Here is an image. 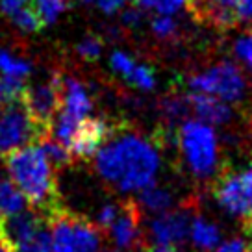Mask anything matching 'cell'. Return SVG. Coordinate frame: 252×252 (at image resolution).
Instances as JSON below:
<instances>
[{
  "label": "cell",
  "instance_id": "obj_26",
  "mask_svg": "<svg viewBox=\"0 0 252 252\" xmlns=\"http://www.w3.org/2000/svg\"><path fill=\"white\" fill-rule=\"evenodd\" d=\"M152 32L161 41L173 39L178 33V24L171 15H159L152 21Z\"/></svg>",
  "mask_w": 252,
  "mask_h": 252
},
{
  "label": "cell",
  "instance_id": "obj_25",
  "mask_svg": "<svg viewBox=\"0 0 252 252\" xmlns=\"http://www.w3.org/2000/svg\"><path fill=\"white\" fill-rule=\"evenodd\" d=\"M128 82L137 87V89H141V91H150L156 86V76H154V71L150 67L135 65L132 74L128 76Z\"/></svg>",
  "mask_w": 252,
  "mask_h": 252
},
{
  "label": "cell",
  "instance_id": "obj_7",
  "mask_svg": "<svg viewBox=\"0 0 252 252\" xmlns=\"http://www.w3.org/2000/svg\"><path fill=\"white\" fill-rule=\"evenodd\" d=\"M62 82L63 76L56 72L48 84H37L33 87L26 86L24 89L23 104L26 106L32 119L41 126H45L47 130L50 128V123L62 104Z\"/></svg>",
  "mask_w": 252,
  "mask_h": 252
},
{
  "label": "cell",
  "instance_id": "obj_11",
  "mask_svg": "<svg viewBox=\"0 0 252 252\" xmlns=\"http://www.w3.org/2000/svg\"><path fill=\"white\" fill-rule=\"evenodd\" d=\"M113 132V126L108 125V121L102 117H86L80 125L76 137L72 139L71 150L72 158H87L94 156V152L102 147V143L110 137V134Z\"/></svg>",
  "mask_w": 252,
  "mask_h": 252
},
{
  "label": "cell",
  "instance_id": "obj_17",
  "mask_svg": "<svg viewBox=\"0 0 252 252\" xmlns=\"http://www.w3.org/2000/svg\"><path fill=\"white\" fill-rule=\"evenodd\" d=\"M26 208V198L15 184L4 174L0 176V219L13 215Z\"/></svg>",
  "mask_w": 252,
  "mask_h": 252
},
{
  "label": "cell",
  "instance_id": "obj_16",
  "mask_svg": "<svg viewBox=\"0 0 252 252\" xmlns=\"http://www.w3.org/2000/svg\"><path fill=\"white\" fill-rule=\"evenodd\" d=\"M137 204L152 213H163L171 210L173 206V195L165 188H159L156 184H150L139 191V202Z\"/></svg>",
  "mask_w": 252,
  "mask_h": 252
},
{
  "label": "cell",
  "instance_id": "obj_29",
  "mask_svg": "<svg viewBox=\"0 0 252 252\" xmlns=\"http://www.w3.org/2000/svg\"><path fill=\"white\" fill-rule=\"evenodd\" d=\"M234 50H236L237 58H239V60H241V62L252 71V32L241 35V37L236 41Z\"/></svg>",
  "mask_w": 252,
  "mask_h": 252
},
{
  "label": "cell",
  "instance_id": "obj_31",
  "mask_svg": "<svg viewBox=\"0 0 252 252\" xmlns=\"http://www.w3.org/2000/svg\"><path fill=\"white\" fill-rule=\"evenodd\" d=\"M119 210H121V204H106V206H102V210H100V212H98V215H96V222H94V224L102 230V232L110 230V226L113 224V220L117 219Z\"/></svg>",
  "mask_w": 252,
  "mask_h": 252
},
{
  "label": "cell",
  "instance_id": "obj_30",
  "mask_svg": "<svg viewBox=\"0 0 252 252\" xmlns=\"http://www.w3.org/2000/svg\"><path fill=\"white\" fill-rule=\"evenodd\" d=\"M212 252H252V243L243 237H230L226 241H220Z\"/></svg>",
  "mask_w": 252,
  "mask_h": 252
},
{
  "label": "cell",
  "instance_id": "obj_1",
  "mask_svg": "<svg viewBox=\"0 0 252 252\" xmlns=\"http://www.w3.org/2000/svg\"><path fill=\"white\" fill-rule=\"evenodd\" d=\"M94 169L119 191H141L156 182L159 154L143 134L113 132L94 152Z\"/></svg>",
  "mask_w": 252,
  "mask_h": 252
},
{
  "label": "cell",
  "instance_id": "obj_4",
  "mask_svg": "<svg viewBox=\"0 0 252 252\" xmlns=\"http://www.w3.org/2000/svg\"><path fill=\"white\" fill-rule=\"evenodd\" d=\"M48 130L35 123L23 100L0 104V156L37 143Z\"/></svg>",
  "mask_w": 252,
  "mask_h": 252
},
{
  "label": "cell",
  "instance_id": "obj_9",
  "mask_svg": "<svg viewBox=\"0 0 252 252\" xmlns=\"http://www.w3.org/2000/svg\"><path fill=\"white\" fill-rule=\"evenodd\" d=\"M111 239L121 251H132L141 245V206L134 200L121 204L117 219L110 226Z\"/></svg>",
  "mask_w": 252,
  "mask_h": 252
},
{
  "label": "cell",
  "instance_id": "obj_23",
  "mask_svg": "<svg viewBox=\"0 0 252 252\" xmlns=\"http://www.w3.org/2000/svg\"><path fill=\"white\" fill-rule=\"evenodd\" d=\"M13 252H52L50 247V230H48V222H45L30 239H26L21 243Z\"/></svg>",
  "mask_w": 252,
  "mask_h": 252
},
{
  "label": "cell",
  "instance_id": "obj_32",
  "mask_svg": "<svg viewBox=\"0 0 252 252\" xmlns=\"http://www.w3.org/2000/svg\"><path fill=\"white\" fill-rule=\"evenodd\" d=\"M186 6V0H152L150 9H156L159 15H173Z\"/></svg>",
  "mask_w": 252,
  "mask_h": 252
},
{
  "label": "cell",
  "instance_id": "obj_35",
  "mask_svg": "<svg viewBox=\"0 0 252 252\" xmlns=\"http://www.w3.org/2000/svg\"><path fill=\"white\" fill-rule=\"evenodd\" d=\"M94 4L102 9L104 13H115L119 8H123L125 0H94Z\"/></svg>",
  "mask_w": 252,
  "mask_h": 252
},
{
  "label": "cell",
  "instance_id": "obj_13",
  "mask_svg": "<svg viewBox=\"0 0 252 252\" xmlns=\"http://www.w3.org/2000/svg\"><path fill=\"white\" fill-rule=\"evenodd\" d=\"M91 108H93V104H91V96H89L86 87L82 86L78 80L63 76L60 110L76 119H86Z\"/></svg>",
  "mask_w": 252,
  "mask_h": 252
},
{
  "label": "cell",
  "instance_id": "obj_10",
  "mask_svg": "<svg viewBox=\"0 0 252 252\" xmlns=\"http://www.w3.org/2000/svg\"><path fill=\"white\" fill-rule=\"evenodd\" d=\"M48 222L45 215L39 213L37 210H21V212L8 215L4 219H0V236L6 239V243L15 251L21 243L26 239H30L37 230Z\"/></svg>",
  "mask_w": 252,
  "mask_h": 252
},
{
  "label": "cell",
  "instance_id": "obj_39",
  "mask_svg": "<svg viewBox=\"0 0 252 252\" xmlns=\"http://www.w3.org/2000/svg\"><path fill=\"white\" fill-rule=\"evenodd\" d=\"M84 2H94V0H84Z\"/></svg>",
  "mask_w": 252,
  "mask_h": 252
},
{
  "label": "cell",
  "instance_id": "obj_24",
  "mask_svg": "<svg viewBox=\"0 0 252 252\" xmlns=\"http://www.w3.org/2000/svg\"><path fill=\"white\" fill-rule=\"evenodd\" d=\"M9 17H11V21H13V24H15L17 28L23 32H39L43 28V23H41V19L37 17V13L33 11L32 4L21 8L19 11H15L13 15Z\"/></svg>",
  "mask_w": 252,
  "mask_h": 252
},
{
  "label": "cell",
  "instance_id": "obj_21",
  "mask_svg": "<svg viewBox=\"0 0 252 252\" xmlns=\"http://www.w3.org/2000/svg\"><path fill=\"white\" fill-rule=\"evenodd\" d=\"M24 78H15V76H2L0 78V104H9L15 100H23Z\"/></svg>",
  "mask_w": 252,
  "mask_h": 252
},
{
  "label": "cell",
  "instance_id": "obj_8",
  "mask_svg": "<svg viewBox=\"0 0 252 252\" xmlns=\"http://www.w3.org/2000/svg\"><path fill=\"white\" fill-rule=\"evenodd\" d=\"M195 217L193 204H184L176 210L158 213L150 220L149 236L152 245H182L189 237V226Z\"/></svg>",
  "mask_w": 252,
  "mask_h": 252
},
{
  "label": "cell",
  "instance_id": "obj_37",
  "mask_svg": "<svg viewBox=\"0 0 252 252\" xmlns=\"http://www.w3.org/2000/svg\"><path fill=\"white\" fill-rule=\"evenodd\" d=\"M0 252H13V249L6 243V239H4L2 236H0Z\"/></svg>",
  "mask_w": 252,
  "mask_h": 252
},
{
  "label": "cell",
  "instance_id": "obj_14",
  "mask_svg": "<svg viewBox=\"0 0 252 252\" xmlns=\"http://www.w3.org/2000/svg\"><path fill=\"white\" fill-rule=\"evenodd\" d=\"M189 239L200 252H212L222 241V234L213 220L202 215H195L189 226Z\"/></svg>",
  "mask_w": 252,
  "mask_h": 252
},
{
  "label": "cell",
  "instance_id": "obj_34",
  "mask_svg": "<svg viewBox=\"0 0 252 252\" xmlns=\"http://www.w3.org/2000/svg\"><path fill=\"white\" fill-rule=\"evenodd\" d=\"M141 19H143V13H141V9H139V6L126 9L125 13H123V23H125L126 26H137V24L141 23Z\"/></svg>",
  "mask_w": 252,
  "mask_h": 252
},
{
  "label": "cell",
  "instance_id": "obj_15",
  "mask_svg": "<svg viewBox=\"0 0 252 252\" xmlns=\"http://www.w3.org/2000/svg\"><path fill=\"white\" fill-rule=\"evenodd\" d=\"M102 234L94 222L74 215V252H100Z\"/></svg>",
  "mask_w": 252,
  "mask_h": 252
},
{
  "label": "cell",
  "instance_id": "obj_28",
  "mask_svg": "<svg viewBox=\"0 0 252 252\" xmlns=\"http://www.w3.org/2000/svg\"><path fill=\"white\" fill-rule=\"evenodd\" d=\"M110 63H111V67H113V71L117 72V74H121V76L126 80H128V76L132 74V71H134V67H135L134 60L128 54H125V52H113Z\"/></svg>",
  "mask_w": 252,
  "mask_h": 252
},
{
  "label": "cell",
  "instance_id": "obj_36",
  "mask_svg": "<svg viewBox=\"0 0 252 252\" xmlns=\"http://www.w3.org/2000/svg\"><path fill=\"white\" fill-rule=\"evenodd\" d=\"M149 252H180L174 245H152Z\"/></svg>",
  "mask_w": 252,
  "mask_h": 252
},
{
  "label": "cell",
  "instance_id": "obj_38",
  "mask_svg": "<svg viewBox=\"0 0 252 252\" xmlns=\"http://www.w3.org/2000/svg\"><path fill=\"white\" fill-rule=\"evenodd\" d=\"M249 226H247V228H249V234H251V239H252V217H249Z\"/></svg>",
  "mask_w": 252,
  "mask_h": 252
},
{
  "label": "cell",
  "instance_id": "obj_27",
  "mask_svg": "<svg viewBox=\"0 0 252 252\" xmlns=\"http://www.w3.org/2000/svg\"><path fill=\"white\" fill-rule=\"evenodd\" d=\"M76 50H78V54L84 60L93 62V60L100 58V54H102V41L98 39V37H94V35H87V37H84L78 43Z\"/></svg>",
  "mask_w": 252,
  "mask_h": 252
},
{
  "label": "cell",
  "instance_id": "obj_18",
  "mask_svg": "<svg viewBox=\"0 0 252 252\" xmlns=\"http://www.w3.org/2000/svg\"><path fill=\"white\" fill-rule=\"evenodd\" d=\"M37 143H39V147L43 149L45 156L48 158V161L52 163L54 169L67 167L72 161V154L69 152V149L65 145H62L60 141H56L50 134H45Z\"/></svg>",
  "mask_w": 252,
  "mask_h": 252
},
{
  "label": "cell",
  "instance_id": "obj_12",
  "mask_svg": "<svg viewBox=\"0 0 252 252\" xmlns=\"http://www.w3.org/2000/svg\"><path fill=\"white\" fill-rule=\"evenodd\" d=\"M188 100L189 111H193L206 125H224L232 119V108L217 96L193 91L191 94H188Z\"/></svg>",
  "mask_w": 252,
  "mask_h": 252
},
{
  "label": "cell",
  "instance_id": "obj_20",
  "mask_svg": "<svg viewBox=\"0 0 252 252\" xmlns=\"http://www.w3.org/2000/svg\"><path fill=\"white\" fill-rule=\"evenodd\" d=\"M32 71V65L21 58L11 56L6 50H0V72L4 76H15V78H26Z\"/></svg>",
  "mask_w": 252,
  "mask_h": 252
},
{
  "label": "cell",
  "instance_id": "obj_3",
  "mask_svg": "<svg viewBox=\"0 0 252 252\" xmlns=\"http://www.w3.org/2000/svg\"><path fill=\"white\" fill-rule=\"evenodd\" d=\"M178 143L191 173L200 178L215 173L219 161V143L212 126L202 121H186L180 126Z\"/></svg>",
  "mask_w": 252,
  "mask_h": 252
},
{
  "label": "cell",
  "instance_id": "obj_19",
  "mask_svg": "<svg viewBox=\"0 0 252 252\" xmlns=\"http://www.w3.org/2000/svg\"><path fill=\"white\" fill-rule=\"evenodd\" d=\"M32 8L41 19L43 26L52 24L67 9V0H30Z\"/></svg>",
  "mask_w": 252,
  "mask_h": 252
},
{
  "label": "cell",
  "instance_id": "obj_2",
  "mask_svg": "<svg viewBox=\"0 0 252 252\" xmlns=\"http://www.w3.org/2000/svg\"><path fill=\"white\" fill-rule=\"evenodd\" d=\"M6 171L26 202L43 213L47 220L62 210L54 167L39 145H26L6 154Z\"/></svg>",
  "mask_w": 252,
  "mask_h": 252
},
{
  "label": "cell",
  "instance_id": "obj_6",
  "mask_svg": "<svg viewBox=\"0 0 252 252\" xmlns=\"http://www.w3.org/2000/svg\"><path fill=\"white\" fill-rule=\"evenodd\" d=\"M189 87L197 93L217 96L224 102H237L245 94V78L237 65L222 62L204 72L193 74L189 78Z\"/></svg>",
  "mask_w": 252,
  "mask_h": 252
},
{
  "label": "cell",
  "instance_id": "obj_22",
  "mask_svg": "<svg viewBox=\"0 0 252 252\" xmlns=\"http://www.w3.org/2000/svg\"><path fill=\"white\" fill-rule=\"evenodd\" d=\"M159 110L163 113V117L167 121H176V119L184 117L189 113V100H188V94L182 96V94H171L161 100L159 104Z\"/></svg>",
  "mask_w": 252,
  "mask_h": 252
},
{
  "label": "cell",
  "instance_id": "obj_33",
  "mask_svg": "<svg viewBox=\"0 0 252 252\" xmlns=\"http://www.w3.org/2000/svg\"><path fill=\"white\" fill-rule=\"evenodd\" d=\"M28 4H30V0H0V9L4 15H13L15 11Z\"/></svg>",
  "mask_w": 252,
  "mask_h": 252
},
{
  "label": "cell",
  "instance_id": "obj_5",
  "mask_svg": "<svg viewBox=\"0 0 252 252\" xmlns=\"http://www.w3.org/2000/svg\"><path fill=\"white\" fill-rule=\"evenodd\" d=\"M213 195L232 217H252V163L241 171H222L215 182Z\"/></svg>",
  "mask_w": 252,
  "mask_h": 252
}]
</instances>
